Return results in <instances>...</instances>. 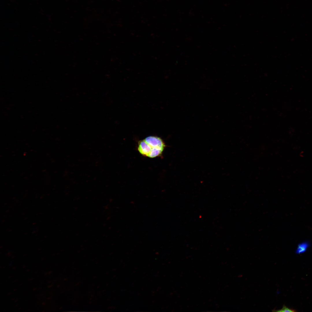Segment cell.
<instances>
[{
  "label": "cell",
  "instance_id": "7",
  "mask_svg": "<svg viewBox=\"0 0 312 312\" xmlns=\"http://www.w3.org/2000/svg\"><path fill=\"white\" fill-rule=\"evenodd\" d=\"M34 278H31L30 279H29V280H28V281H29V280H33Z\"/></svg>",
  "mask_w": 312,
  "mask_h": 312
},
{
  "label": "cell",
  "instance_id": "12",
  "mask_svg": "<svg viewBox=\"0 0 312 312\" xmlns=\"http://www.w3.org/2000/svg\"><path fill=\"white\" fill-rule=\"evenodd\" d=\"M48 273L47 272H46V273H45V275H47V274Z\"/></svg>",
  "mask_w": 312,
  "mask_h": 312
},
{
  "label": "cell",
  "instance_id": "17",
  "mask_svg": "<svg viewBox=\"0 0 312 312\" xmlns=\"http://www.w3.org/2000/svg\"><path fill=\"white\" fill-rule=\"evenodd\" d=\"M14 299H15L14 298H13V299H11V300H14Z\"/></svg>",
  "mask_w": 312,
  "mask_h": 312
},
{
  "label": "cell",
  "instance_id": "3",
  "mask_svg": "<svg viewBox=\"0 0 312 312\" xmlns=\"http://www.w3.org/2000/svg\"><path fill=\"white\" fill-rule=\"evenodd\" d=\"M274 311L276 312H295L296 311L293 309L288 308L285 306L284 305L281 309L275 311Z\"/></svg>",
  "mask_w": 312,
  "mask_h": 312
},
{
  "label": "cell",
  "instance_id": "2",
  "mask_svg": "<svg viewBox=\"0 0 312 312\" xmlns=\"http://www.w3.org/2000/svg\"><path fill=\"white\" fill-rule=\"evenodd\" d=\"M309 246V243L307 241H304L299 244L297 247L296 252L300 253L305 251Z\"/></svg>",
  "mask_w": 312,
  "mask_h": 312
},
{
  "label": "cell",
  "instance_id": "13",
  "mask_svg": "<svg viewBox=\"0 0 312 312\" xmlns=\"http://www.w3.org/2000/svg\"><path fill=\"white\" fill-rule=\"evenodd\" d=\"M51 282V281H49L48 282V283H50Z\"/></svg>",
  "mask_w": 312,
  "mask_h": 312
},
{
  "label": "cell",
  "instance_id": "1",
  "mask_svg": "<svg viewBox=\"0 0 312 312\" xmlns=\"http://www.w3.org/2000/svg\"><path fill=\"white\" fill-rule=\"evenodd\" d=\"M165 147L164 141L161 138L151 136L139 141L138 150L143 156L153 158L161 155Z\"/></svg>",
  "mask_w": 312,
  "mask_h": 312
},
{
  "label": "cell",
  "instance_id": "20",
  "mask_svg": "<svg viewBox=\"0 0 312 312\" xmlns=\"http://www.w3.org/2000/svg\"><path fill=\"white\" fill-rule=\"evenodd\" d=\"M39 288V289H40V288Z\"/></svg>",
  "mask_w": 312,
  "mask_h": 312
},
{
  "label": "cell",
  "instance_id": "6",
  "mask_svg": "<svg viewBox=\"0 0 312 312\" xmlns=\"http://www.w3.org/2000/svg\"><path fill=\"white\" fill-rule=\"evenodd\" d=\"M45 304H46V303L45 302H43L42 303V304L44 305Z\"/></svg>",
  "mask_w": 312,
  "mask_h": 312
},
{
  "label": "cell",
  "instance_id": "15",
  "mask_svg": "<svg viewBox=\"0 0 312 312\" xmlns=\"http://www.w3.org/2000/svg\"><path fill=\"white\" fill-rule=\"evenodd\" d=\"M17 290V289H14V291H15V290Z\"/></svg>",
  "mask_w": 312,
  "mask_h": 312
},
{
  "label": "cell",
  "instance_id": "18",
  "mask_svg": "<svg viewBox=\"0 0 312 312\" xmlns=\"http://www.w3.org/2000/svg\"><path fill=\"white\" fill-rule=\"evenodd\" d=\"M11 277V276H10V277H8V278H10V277Z\"/></svg>",
  "mask_w": 312,
  "mask_h": 312
},
{
  "label": "cell",
  "instance_id": "11",
  "mask_svg": "<svg viewBox=\"0 0 312 312\" xmlns=\"http://www.w3.org/2000/svg\"><path fill=\"white\" fill-rule=\"evenodd\" d=\"M12 294V293H8V295H10V294Z\"/></svg>",
  "mask_w": 312,
  "mask_h": 312
},
{
  "label": "cell",
  "instance_id": "8",
  "mask_svg": "<svg viewBox=\"0 0 312 312\" xmlns=\"http://www.w3.org/2000/svg\"><path fill=\"white\" fill-rule=\"evenodd\" d=\"M51 297H49V298H47V299H51Z\"/></svg>",
  "mask_w": 312,
  "mask_h": 312
},
{
  "label": "cell",
  "instance_id": "5",
  "mask_svg": "<svg viewBox=\"0 0 312 312\" xmlns=\"http://www.w3.org/2000/svg\"><path fill=\"white\" fill-rule=\"evenodd\" d=\"M52 272V271H50L49 272H48V274H51V273Z\"/></svg>",
  "mask_w": 312,
  "mask_h": 312
},
{
  "label": "cell",
  "instance_id": "14",
  "mask_svg": "<svg viewBox=\"0 0 312 312\" xmlns=\"http://www.w3.org/2000/svg\"><path fill=\"white\" fill-rule=\"evenodd\" d=\"M17 301H18V300H16V301H15L14 302H17Z\"/></svg>",
  "mask_w": 312,
  "mask_h": 312
},
{
  "label": "cell",
  "instance_id": "10",
  "mask_svg": "<svg viewBox=\"0 0 312 312\" xmlns=\"http://www.w3.org/2000/svg\"><path fill=\"white\" fill-rule=\"evenodd\" d=\"M36 289H37V288H34V289H33V290L34 291V290H36Z\"/></svg>",
  "mask_w": 312,
  "mask_h": 312
},
{
  "label": "cell",
  "instance_id": "4",
  "mask_svg": "<svg viewBox=\"0 0 312 312\" xmlns=\"http://www.w3.org/2000/svg\"><path fill=\"white\" fill-rule=\"evenodd\" d=\"M53 285H48V288H50V287H52V286H53Z\"/></svg>",
  "mask_w": 312,
  "mask_h": 312
},
{
  "label": "cell",
  "instance_id": "16",
  "mask_svg": "<svg viewBox=\"0 0 312 312\" xmlns=\"http://www.w3.org/2000/svg\"><path fill=\"white\" fill-rule=\"evenodd\" d=\"M29 270H27L26 271H29Z\"/></svg>",
  "mask_w": 312,
  "mask_h": 312
},
{
  "label": "cell",
  "instance_id": "19",
  "mask_svg": "<svg viewBox=\"0 0 312 312\" xmlns=\"http://www.w3.org/2000/svg\"><path fill=\"white\" fill-rule=\"evenodd\" d=\"M42 294H41L40 296H42Z\"/></svg>",
  "mask_w": 312,
  "mask_h": 312
},
{
  "label": "cell",
  "instance_id": "21",
  "mask_svg": "<svg viewBox=\"0 0 312 312\" xmlns=\"http://www.w3.org/2000/svg\"><path fill=\"white\" fill-rule=\"evenodd\" d=\"M44 311H42V312H44Z\"/></svg>",
  "mask_w": 312,
  "mask_h": 312
},
{
  "label": "cell",
  "instance_id": "9",
  "mask_svg": "<svg viewBox=\"0 0 312 312\" xmlns=\"http://www.w3.org/2000/svg\"><path fill=\"white\" fill-rule=\"evenodd\" d=\"M16 267H13V269H16Z\"/></svg>",
  "mask_w": 312,
  "mask_h": 312
}]
</instances>
